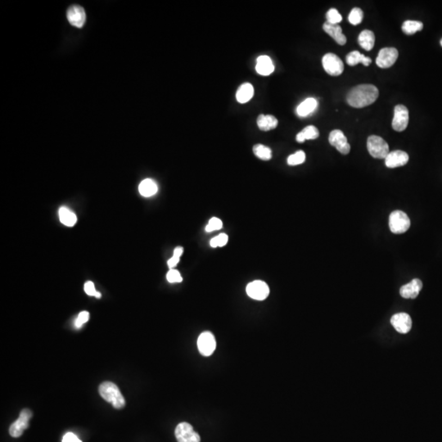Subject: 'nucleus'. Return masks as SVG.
<instances>
[{"instance_id": "nucleus-27", "label": "nucleus", "mask_w": 442, "mask_h": 442, "mask_svg": "<svg viewBox=\"0 0 442 442\" xmlns=\"http://www.w3.org/2000/svg\"><path fill=\"white\" fill-rule=\"evenodd\" d=\"M424 28V24L421 21H406L402 25V31L404 33L408 35H412L416 32H421Z\"/></svg>"}, {"instance_id": "nucleus-23", "label": "nucleus", "mask_w": 442, "mask_h": 442, "mask_svg": "<svg viewBox=\"0 0 442 442\" xmlns=\"http://www.w3.org/2000/svg\"><path fill=\"white\" fill-rule=\"evenodd\" d=\"M358 43L360 47L366 51H370L374 47L375 35L374 32L370 30H364L358 37Z\"/></svg>"}, {"instance_id": "nucleus-3", "label": "nucleus", "mask_w": 442, "mask_h": 442, "mask_svg": "<svg viewBox=\"0 0 442 442\" xmlns=\"http://www.w3.org/2000/svg\"><path fill=\"white\" fill-rule=\"evenodd\" d=\"M367 148L370 155L377 159H385L389 154V146L379 136H371L368 138Z\"/></svg>"}, {"instance_id": "nucleus-13", "label": "nucleus", "mask_w": 442, "mask_h": 442, "mask_svg": "<svg viewBox=\"0 0 442 442\" xmlns=\"http://www.w3.org/2000/svg\"><path fill=\"white\" fill-rule=\"evenodd\" d=\"M391 323L398 333L406 334L412 328V320L406 313H398L393 315L391 319Z\"/></svg>"}, {"instance_id": "nucleus-24", "label": "nucleus", "mask_w": 442, "mask_h": 442, "mask_svg": "<svg viewBox=\"0 0 442 442\" xmlns=\"http://www.w3.org/2000/svg\"><path fill=\"white\" fill-rule=\"evenodd\" d=\"M158 190L157 185L154 180L151 179H146L140 183L138 186V191L141 195L146 198L155 195Z\"/></svg>"}, {"instance_id": "nucleus-1", "label": "nucleus", "mask_w": 442, "mask_h": 442, "mask_svg": "<svg viewBox=\"0 0 442 442\" xmlns=\"http://www.w3.org/2000/svg\"><path fill=\"white\" fill-rule=\"evenodd\" d=\"M379 95L377 87L373 85H359L351 88L346 96V102L351 107L355 108L363 107L373 104Z\"/></svg>"}, {"instance_id": "nucleus-5", "label": "nucleus", "mask_w": 442, "mask_h": 442, "mask_svg": "<svg viewBox=\"0 0 442 442\" xmlns=\"http://www.w3.org/2000/svg\"><path fill=\"white\" fill-rule=\"evenodd\" d=\"M322 64L324 70L330 76H340L343 72V63L341 58L334 53L324 55L323 57Z\"/></svg>"}, {"instance_id": "nucleus-8", "label": "nucleus", "mask_w": 442, "mask_h": 442, "mask_svg": "<svg viewBox=\"0 0 442 442\" xmlns=\"http://www.w3.org/2000/svg\"><path fill=\"white\" fill-rule=\"evenodd\" d=\"M409 116L408 110L404 105H397L394 109V118H393L391 126L393 130L398 132H401L406 130L408 126Z\"/></svg>"}, {"instance_id": "nucleus-22", "label": "nucleus", "mask_w": 442, "mask_h": 442, "mask_svg": "<svg viewBox=\"0 0 442 442\" xmlns=\"http://www.w3.org/2000/svg\"><path fill=\"white\" fill-rule=\"evenodd\" d=\"M346 63L349 66H351V67L358 65L359 63H362L365 67H368L372 63V60H371L370 57L364 56V54H362L358 51H353V52H351L346 55Z\"/></svg>"}, {"instance_id": "nucleus-2", "label": "nucleus", "mask_w": 442, "mask_h": 442, "mask_svg": "<svg viewBox=\"0 0 442 442\" xmlns=\"http://www.w3.org/2000/svg\"><path fill=\"white\" fill-rule=\"evenodd\" d=\"M99 394L107 402L112 403L115 408H122L125 406V400L120 389L112 382H104L99 386Z\"/></svg>"}, {"instance_id": "nucleus-18", "label": "nucleus", "mask_w": 442, "mask_h": 442, "mask_svg": "<svg viewBox=\"0 0 442 442\" xmlns=\"http://www.w3.org/2000/svg\"><path fill=\"white\" fill-rule=\"evenodd\" d=\"M323 29L338 44H340V45L346 44L347 39H346V35L342 33L341 27L339 25H333V24L325 22L323 26Z\"/></svg>"}, {"instance_id": "nucleus-21", "label": "nucleus", "mask_w": 442, "mask_h": 442, "mask_svg": "<svg viewBox=\"0 0 442 442\" xmlns=\"http://www.w3.org/2000/svg\"><path fill=\"white\" fill-rule=\"evenodd\" d=\"M254 88L250 83L242 84L236 93V99L239 103H246L253 99Z\"/></svg>"}, {"instance_id": "nucleus-40", "label": "nucleus", "mask_w": 442, "mask_h": 442, "mask_svg": "<svg viewBox=\"0 0 442 442\" xmlns=\"http://www.w3.org/2000/svg\"><path fill=\"white\" fill-rule=\"evenodd\" d=\"M101 297V293H100V292H99V291H97L96 295H95V297H97V298H100Z\"/></svg>"}, {"instance_id": "nucleus-32", "label": "nucleus", "mask_w": 442, "mask_h": 442, "mask_svg": "<svg viewBox=\"0 0 442 442\" xmlns=\"http://www.w3.org/2000/svg\"><path fill=\"white\" fill-rule=\"evenodd\" d=\"M228 240H229L228 235L223 233V234H219L218 236L213 238L211 240L210 244H211V247H224L227 244Z\"/></svg>"}, {"instance_id": "nucleus-36", "label": "nucleus", "mask_w": 442, "mask_h": 442, "mask_svg": "<svg viewBox=\"0 0 442 442\" xmlns=\"http://www.w3.org/2000/svg\"><path fill=\"white\" fill-rule=\"evenodd\" d=\"M85 291L86 294L88 295V296H91V297H95L96 295L97 291L95 289V286H94V284L93 282L88 281L86 282L85 284Z\"/></svg>"}, {"instance_id": "nucleus-4", "label": "nucleus", "mask_w": 442, "mask_h": 442, "mask_svg": "<svg viewBox=\"0 0 442 442\" xmlns=\"http://www.w3.org/2000/svg\"><path fill=\"white\" fill-rule=\"evenodd\" d=\"M389 227L393 234H404L410 227V220L403 211H393L389 217Z\"/></svg>"}, {"instance_id": "nucleus-7", "label": "nucleus", "mask_w": 442, "mask_h": 442, "mask_svg": "<svg viewBox=\"0 0 442 442\" xmlns=\"http://www.w3.org/2000/svg\"><path fill=\"white\" fill-rule=\"evenodd\" d=\"M32 412L28 408L21 410L17 420L14 422L9 428V434L13 437H21L25 430L29 427V421L32 419Z\"/></svg>"}, {"instance_id": "nucleus-6", "label": "nucleus", "mask_w": 442, "mask_h": 442, "mask_svg": "<svg viewBox=\"0 0 442 442\" xmlns=\"http://www.w3.org/2000/svg\"><path fill=\"white\" fill-rule=\"evenodd\" d=\"M175 437L178 442H201V437L193 430L192 425L181 423L175 428Z\"/></svg>"}, {"instance_id": "nucleus-41", "label": "nucleus", "mask_w": 442, "mask_h": 442, "mask_svg": "<svg viewBox=\"0 0 442 442\" xmlns=\"http://www.w3.org/2000/svg\"><path fill=\"white\" fill-rule=\"evenodd\" d=\"M441 45H442V39H441Z\"/></svg>"}, {"instance_id": "nucleus-30", "label": "nucleus", "mask_w": 442, "mask_h": 442, "mask_svg": "<svg viewBox=\"0 0 442 442\" xmlns=\"http://www.w3.org/2000/svg\"><path fill=\"white\" fill-rule=\"evenodd\" d=\"M306 161V153L303 151H297L295 153L291 154L288 158V164L289 166H297L302 164Z\"/></svg>"}, {"instance_id": "nucleus-25", "label": "nucleus", "mask_w": 442, "mask_h": 442, "mask_svg": "<svg viewBox=\"0 0 442 442\" xmlns=\"http://www.w3.org/2000/svg\"><path fill=\"white\" fill-rule=\"evenodd\" d=\"M319 136H320V132L317 128L314 125H309L297 134L296 140L298 143H304L306 140L316 139Z\"/></svg>"}, {"instance_id": "nucleus-29", "label": "nucleus", "mask_w": 442, "mask_h": 442, "mask_svg": "<svg viewBox=\"0 0 442 442\" xmlns=\"http://www.w3.org/2000/svg\"><path fill=\"white\" fill-rule=\"evenodd\" d=\"M364 17V13L363 11L359 8H355L351 11L349 14L348 20L350 23L352 24L354 26H357L361 23L362 20Z\"/></svg>"}, {"instance_id": "nucleus-14", "label": "nucleus", "mask_w": 442, "mask_h": 442, "mask_svg": "<svg viewBox=\"0 0 442 442\" xmlns=\"http://www.w3.org/2000/svg\"><path fill=\"white\" fill-rule=\"evenodd\" d=\"M69 23L77 28H81L85 22L86 15L84 8L81 6L73 5L68 10L67 13Z\"/></svg>"}, {"instance_id": "nucleus-37", "label": "nucleus", "mask_w": 442, "mask_h": 442, "mask_svg": "<svg viewBox=\"0 0 442 442\" xmlns=\"http://www.w3.org/2000/svg\"><path fill=\"white\" fill-rule=\"evenodd\" d=\"M63 442H82L81 440L79 439L78 437L73 432H68L64 435L63 438Z\"/></svg>"}, {"instance_id": "nucleus-16", "label": "nucleus", "mask_w": 442, "mask_h": 442, "mask_svg": "<svg viewBox=\"0 0 442 442\" xmlns=\"http://www.w3.org/2000/svg\"><path fill=\"white\" fill-rule=\"evenodd\" d=\"M423 289V283L419 278H414L408 284L401 287L400 290L401 296L406 299H414L419 296Z\"/></svg>"}, {"instance_id": "nucleus-10", "label": "nucleus", "mask_w": 442, "mask_h": 442, "mask_svg": "<svg viewBox=\"0 0 442 442\" xmlns=\"http://www.w3.org/2000/svg\"><path fill=\"white\" fill-rule=\"evenodd\" d=\"M246 291L251 298L256 301L266 299L270 294V289L267 284L260 280H255L248 284Z\"/></svg>"}, {"instance_id": "nucleus-28", "label": "nucleus", "mask_w": 442, "mask_h": 442, "mask_svg": "<svg viewBox=\"0 0 442 442\" xmlns=\"http://www.w3.org/2000/svg\"><path fill=\"white\" fill-rule=\"evenodd\" d=\"M253 153L258 158L263 161H269L272 158V151L267 146L263 144H255L253 147Z\"/></svg>"}, {"instance_id": "nucleus-9", "label": "nucleus", "mask_w": 442, "mask_h": 442, "mask_svg": "<svg viewBox=\"0 0 442 442\" xmlns=\"http://www.w3.org/2000/svg\"><path fill=\"white\" fill-rule=\"evenodd\" d=\"M398 51L395 48H383L380 50L376 59L377 67L382 69L391 68L397 60Z\"/></svg>"}, {"instance_id": "nucleus-26", "label": "nucleus", "mask_w": 442, "mask_h": 442, "mask_svg": "<svg viewBox=\"0 0 442 442\" xmlns=\"http://www.w3.org/2000/svg\"><path fill=\"white\" fill-rule=\"evenodd\" d=\"M59 219L64 225L72 227L77 222V216L70 209L67 207H61L59 209Z\"/></svg>"}, {"instance_id": "nucleus-12", "label": "nucleus", "mask_w": 442, "mask_h": 442, "mask_svg": "<svg viewBox=\"0 0 442 442\" xmlns=\"http://www.w3.org/2000/svg\"><path fill=\"white\" fill-rule=\"evenodd\" d=\"M328 141L331 145L335 147L337 150L343 155H347L351 151V145L341 130H333L329 135Z\"/></svg>"}, {"instance_id": "nucleus-31", "label": "nucleus", "mask_w": 442, "mask_h": 442, "mask_svg": "<svg viewBox=\"0 0 442 442\" xmlns=\"http://www.w3.org/2000/svg\"><path fill=\"white\" fill-rule=\"evenodd\" d=\"M326 19H327L326 22L328 23L338 25V23L341 22L342 20V17L336 8H331L328 13H326Z\"/></svg>"}, {"instance_id": "nucleus-19", "label": "nucleus", "mask_w": 442, "mask_h": 442, "mask_svg": "<svg viewBox=\"0 0 442 442\" xmlns=\"http://www.w3.org/2000/svg\"><path fill=\"white\" fill-rule=\"evenodd\" d=\"M318 107V102L314 98H308L297 107V113L299 117H308L315 112Z\"/></svg>"}, {"instance_id": "nucleus-35", "label": "nucleus", "mask_w": 442, "mask_h": 442, "mask_svg": "<svg viewBox=\"0 0 442 442\" xmlns=\"http://www.w3.org/2000/svg\"><path fill=\"white\" fill-rule=\"evenodd\" d=\"M88 320H89V313L87 311H82L79 314L78 317L75 323V325L77 328H81L86 322H88Z\"/></svg>"}, {"instance_id": "nucleus-20", "label": "nucleus", "mask_w": 442, "mask_h": 442, "mask_svg": "<svg viewBox=\"0 0 442 442\" xmlns=\"http://www.w3.org/2000/svg\"><path fill=\"white\" fill-rule=\"evenodd\" d=\"M256 123L260 130L269 131L275 129L278 122L277 118L272 115L260 114L258 117Z\"/></svg>"}, {"instance_id": "nucleus-17", "label": "nucleus", "mask_w": 442, "mask_h": 442, "mask_svg": "<svg viewBox=\"0 0 442 442\" xmlns=\"http://www.w3.org/2000/svg\"><path fill=\"white\" fill-rule=\"evenodd\" d=\"M255 70L260 76H267L272 74L274 70V66L271 57L266 55H261L258 57Z\"/></svg>"}, {"instance_id": "nucleus-34", "label": "nucleus", "mask_w": 442, "mask_h": 442, "mask_svg": "<svg viewBox=\"0 0 442 442\" xmlns=\"http://www.w3.org/2000/svg\"><path fill=\"white\" fill-rule=\"evenodd\" d=\"M167 281L170 283V284H174V283H181L183 281L182 276L180 274V272L177 271V270H174V269H171L168 271V273L167 274Z\"/></svg>"}, {"instance_id": "nucleus-15", "label": "nucleus", "mask_w": 442, "mask_h": 442, "mask_svg": "<svg viewBox=\"0 0 442 442\" xmlns=\"http://www.w3.org/2000/svg\"><path fill=\"white\" fill-rule=\"evenodd\" d=\"M408 155L406 152L395 150L389 153L385 158V165L388 168L403 167L408 163Z\"/></svg>"}, {"instance_id": "nucleus-33", "label": "nucleus", "mask_w": 442, "mask_h": 442, "mask_svg": "<svg viewBox=\"0 0 442 442\" xmlns=\"http://www.w3.org/2000/svg\"><path fill=\"white\" fill-rule=\"evenodd\" d=\"M222 227H223V223L221 220L216 218V217H213L209 221L208 224L205 227V231L210 233V232L220 230L222 229Z\"/></svg>"}, {"instance_id": "nucleus-39", "label": "nucleus", "mask_w": 442, "mask_h": 442, "mask_svg": "<svg viewBox=\"0 0 442 442\" xmlns=\"http://www.w3.org/2000/svg\"><path fill=\"white\" fill-rule=\"evenodd\" d=\"M183 253H184V248H183L182 247H177L174 250L173 256L180 258V256L183 255Z\"/></svg>"}, {"instance_id": "nucleus-38", "label": "nucleus", "mask_w": 442, "mask_h": 442, "mask_svg": "<svg viewBox=\"0 0 442 442\" xmlns=\"http://www.w3.org/2000/svg\"><path fill=\"white\" fill-rule=\"evenodd\" d=\"M180 258L175 257V256H172L169 260H168V265H169L170 270L171 269H174V267L178 265V263L180 262Z\"/></svg>"}, {"instance_id": "nucleus-11", "label": "nucleus", "mask_w": 442, "mask_h": 442, "mask_svg": "<svg viewBox=\"0 0 442 442\" xmlns=\"http://www.w3.org/2000/svg\"><path fill=\"white\" fill-rule=\"evenodd\" d=\"M198 351L204 357H210L216 347V339L211 332L201 333L198 339Z\"/></svg>"}]
</instances>
